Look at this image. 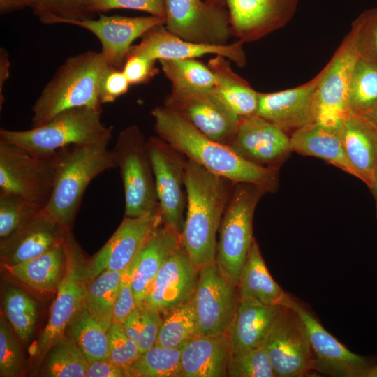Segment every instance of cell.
<instances>
[{
	"label": "cell",
	"mask_w": 377,
	"mask_h": 377,
	"mask_svg": "<svg viewBox=\"0 0 377 377\" xmlns=\"http://www.w3.org/2000/svg\"><path fill=\"white\" fill-rule=\"evenodd\" d=\"M234 184L187 159V209L180 244L199 270L215 263L216 235Z\"/></svg>",
	"instance_id": "cell-2"
},
{
	"label": "cell",
	"mask_w": 377,
	"mask_h": 377,
	"mask_svg": "<svg viewBox=\"0 0 377 377\" xmlns=\"http://www.w3.org/2000/svg\"><path fill=\"white\" fill-rule=\"evenodd\" d=\"M156 61L145 55L129 53L122 71L131 85L146 84L158 73Z\"/></svg>",
	"instance_id": "cell-48"
},
{
	"label": "cell",
	"mask_w": 377,
	"mask_h": 377,
	"mask_svg": "<svg viewBox=\"0 0 377 377\" xmlns=\"http://www.w3.org/2000/svg\"><path fill=\"white\" fill-rule=\"evenodd\" d=\"M66 332L89 363L109 357L108 332L84 304L73 318Z\"/></svg>",
	"instance_id": "cell-34"
},
{
	"label": "cell",
	"mask_w": 377,
	"mask_h": 377,
	"mask_svg": "<svg viewBox=\"0 0 377 377\" xmlns=\"http://www.w3.org/2000/svg\"><path fill=\"white\" fill-rule=\"evenodd\" d=\"M67 230L43 212L8 237L1 239L2 264L33 259L64 242Z\"/></svg>",
	"instance_id": "cell-24"
},
{
	"label": "cell",
	"mask_w": 377,
	"mask_h": 377,
	"mask_svg": "<svg viewBox=\"0 0 377 377\" xmlns=\"http://www.w3.org/2000/svg\"><path fill=\"white\" fill-rule=\"evenodd\" d=\"M43 209L13 194H0V237L6 238L40 214Z\"/></svg>",
	"instance_id": "cell-42"
},
{
	"label": "cell",
	"mask_w": 377,
	"mask_h": 377,
	"mask_svg": "<svg viewBox=\"0 0 377 377\" xmlns=\"http://www.w3.org/2000/svg\"><path fill=\"white\" fill-rule=\"evenodd\" d=\"M140 309L142 327L137 344L140 352L144 353L155 346L163 319L157 311L145 307Z\"/></svg>",
	"instance_id": "cell-51"
},
{
	"label": "cell",
	"mask_w": 377,
	"mask_h": 377,
	"mask_svg": "<svg viewBox=\"0 0 377 377\" xmlns=\"http://www.w3.org/2000/svg\"><path fill=\"white\" fill-rule=\"evenodd\" d=\"M108 336L109 357L128 371L142 353L137 343L126 334L122 325L115 321H112Z\"/></svg>",
	"instance_id": "cell-45"
},
{
	"label": "cell",
	"mask_w": 377,
	"mask_h": 377,
	"mask_svg": "<svg viewBox=\"0 0 377 377\" xmlns=\"http://www.w3.org/2000/svg\"><path fill=\"white\" fill-rule=\"evenodd\" d=\"M377 104V65L358 57L352 73L348 105L350 112L364 114Z\"/></svg>",
	"instance_id": "cell-40"
},
{
	"label": "cell",
	"mask_w": 377,
	"mask_h": 377,
	"mask_svg": "<svg viewBox=\"0 0 377 377\" xmlns=\"http://www.w3.org/2000/svg\"><path fill=\"white\" fill-rule=\"evenodd\" d=\"M281 307L265 304L253 298L240 299L228 330L232 353L263 346Z\"/></svg>",
	"instance_id": "cell-29"
},
{
	"label": "cell",
	"mask_w": 377,
	"mask_h": 377,
	"mask_svg": "<svg viewBox=\"0 0 377 377\" xmlns=\"http://www.w3.org/2000/svg\"><path fill=\"white\" fill-rule=\"evenodd\" d=\"M121 325L126 334L137 343L142 327L141 309L137 308Z\"/></svg>",
	"instance_id": "cell-53"
},
{
	"label": "cell",
	"mask_w": 377,
	"mask_h": 377,
	"mask_svg": "<svg viewBox=\"0 0 377 377\" xmlns=\"http://www.w3.org/2000/svg\"><path fill=\"white\" fill-rule=\"evenodd\" d=\"M2 265L12 276L29 288L40 292L57 290L66 266L64 242L26 262Z\"/></svg>",
	"instance_id": "cell-32"
},
{
	"label": "cell",
	"mask_w": 377,
	"mask_h": 377,
	"mask_svg": "<svg viewBox=\"0 0 377 377\" xmlns=\"http://www.w3.org/2000/svg\"><path fill=\"white\" fill-rule=\"evenodd\" d=\"M163 319L155 346L179 348L198 335L197 319L193 297L167 312Z\"/></svg>",
	"instance_id": "cell-36"
},
{
	"label": "cell",
	"mask_w": 377,
	"mask_h": 377,
	"mask_svg": "<svg viewBox=\"0 0 377 377\" xmlns=\"http://www.w3.org/2000/svg\"><path fill=\"white\" fill-rule=\"evenodd\" d=\"M10 60L6 50L0 49V103H3V89L10 75Z\"/></svg>",
	"instance_id": "cell-54"
},
{
	"label": "cell",
	"mask_w": 377,
	"mask_h": 377,
	"mask_svg": "<svg viewBox=\"0 0 377 377\" xmlns=\"http://www.w3.org/2000/svg\"><path fill=\"white\" fill-rule=\"evenodd\" d=\"M30 0H0V13L5 14L29 7Z\"/></svg>",
	"instance_id": "cell-55"
},
{
	"label": "cell",
	"mask_w": 377,
	"mask_h": 377,
	"mask_svg": "<svg viewBox=\"0 0 377 377\" xmlns=\"http://www.w3.org/2000/svg\"><path fill=\"white\" fill-rule=\"evenodd\" d=\"M112 151L124 186V216H141L158 207L147 139L139 127L122 130Z\"/></svg>",
	"instance_id": "cell-7"
},
{
	"label": "cell",
	"mask_w": 377,
	"mask_h": 377,
	"mask_svg": "<svg viewBox=\"0 0 377 377\" xmlns=\"http://www.w3.org/2000/svg\"><path fill=\"white\" fill-rule=\"evenodd\" d=\"M124 272L105 270L91 279L87 288L84 304L107 332L113 321Z\"/></svg>",
	"instance_id": "cell-35"
},
{
	"label": "cell",
	"mask_w": 377,
	"mask_h": 377,
	"mask_svg": "<svg viewBox=\"0 0 377 377\" xmlns=\"http://www.w3.org/2000/svg\"><path fill=\"white\" fill-rule=\"evenodd\" d=\"M102 111L89 107L66 110L47 123L25 131L1 128L0 141L40 157L53 156L74 145L110 142L112 127L101 121Z\"/></svg>",
	"instance_id": "cell-5"
},
{
	"label": "cell",
	"mask_w": 377,
	"mask_h": 377,
	"mask_svg": "<svg viewBox=\"0 0 377 377\" xmlns=\"http://www.w3.org/2000/svg\"><path fill=\"white\" fill-rule=\"evenodd\" d=\"M8 321L0 318V376L15 377L22 369V356L17 341Z\"/></svg>",
	"instance_id": "cell-46"
},
{
	"label": "cell",
	"mask_w": 377,
	"mask_h": 377,
	"mask_svg": "<svg viewBox=\"0 0 377 377\" xmlns=\"http://www.w3.org/2000/svg\"><path fill=\"white\" fill-rule=\"evenodd\" d=\"M130 85L122 69L109 66L100 83L99 100L101 105L112 103L126 94Z\"/></svg>",
	"instance_id": "cell-49"
},
{
	"label": "cell",
	"mask_w": 377,
	"mask_h": 377,
	"mask_svg": "<svg viewBox=\"0 0 377 377\" xmlns=\"http://www.w3.org/2000/svg\"><path fill=\"white\" fill-rule=\"evenodd\" d=\"M89 0H30L29 8L45 24H70L95 18Z\"/></svg>",
	"instance_id": "cell-41"
},
{
	"label": "cell",
	"mask_w": 377,
	"mask_h": 377,
	"mask_svg": "<svg viewBox=\"0 0 377 377\" xmlns=\"http://www.w3.org/2000/svg\"><path fill=\"white\" fill-rule=\"evenodd\" d=\"M367 377H377V362H375L374 364L371 368Z\"/></svg>",
	"instance_id": "cell-58"
},
{
	"label": "cell",
	"mask_w": 377,
	"mask_h": 377,
	"mask_svg": "<svg viewBox=\"0 0 377 377\" xmlns=\"http://www.w3.org/2000/svg\"><path fill=\"white\" fill-rule=\"evenodd\" d=\"M207 66L215 78L212 91L221 102L239 117L256 114L259 92L232 69L230 60L216 55Z\"/></svg>",
	"instance_id": "cell-30"
},
{
	"label": "cell",
	"mask_w": 377,
	"mask_h": 377,
	"mask_svg": "<svg viewBox=\"0 0 377 377\" xmlns=\"http://www.w3.org/2000/svg\"><path fill=\"white\" fill-rule=\"evenodd\" d=\"M349 34L358 57L377 65V8L359 15Z\"/></svg>",
	"instance_id": "cell-44"
},
{
	"label": "cell",
	"mask_w": 377,
	"mask_h": 377,
	"mask_svg": "<svg viewBox=\"0 0 377 377\" xmlns=\"http://www.w3.org/2000/svg\"><path fill=\"white\" fill-rule=\"evenodd\" d=\"M357 58L352 37L348 33L329 62L320 71L316 94V121L341 125L350 113L349 87Z\"/></svg>",
	"instance_id": "cell-14"
},
{
	"label": "cell",
	"mask_w": 377,
	"mask_h": 377,
	"mask_svg": "<svg viewBox=\"0 0 377 377\" xmlns=\"http://www.w3.org/2000/svg\"><path fill=\"white\" fill-rule=\"evenodd\" d=\"M66 266L62 280L51 307L48 322L40 334L34 355L43 356L64 337L66 329L82 306L87 286L91 279L89 263L67 231L64 240Z\"/></svg>",
	"instance_id": "cell-8"
},
{
	"label": "cell",
	"mask_w": 377,
	"mask_h": 377,
	"mask_svg": "<svg viewBox=\"0 0 377 377\" xmlns=\"http://www.w3.org/2000/svg\"><path fill=\"white\" fill-rule=\"evenodd\" d=\"M263 346L276 377L302 376L313 370L309 336L302 318L292 307H281Z\"/></svg>",
	"instance_id": "cell-12"
},
{
	"label": "cell",
	"mask_w": 377,
	"mask_h": 377,
	"mask_svg": "<svg viewBox=\"0 0 377 377\" xmlns=\"http://www.w3.org/2000/svg\"><path fill=\"white\" fill-rule=\"evenodd\" d=\"M161 223L159 207L141 216H124L114 234L89 262L91 279L105 270L124 271Z\"/></svg>",
	"instance_id": "cell-19"
},
{
	"label": "cell",
	"mask_w": 377,
	"mask_h": 377,
	"mask_svg": "<svg viewBox=\"0 0 377 377\" xmlns=\"http://www.w3.org/2000/svg\"><path fill=\"white\" fill-rule=\"evenodd\" d=\"M198 274L199 269L180 244L156 274L143 307L165 314L188 302L195 293Z\"/></svg>",
	"instance_id": "cell-20"
},
{
	"label": "cell",
	"mask_w": 377,
	"mask_h": 377,
	"mask_svg": "<svg viewBox=\"0 0 377 377\" xmlns=\"http://www.w3.org/2000/svg\"><path fill=\"white\" fill-rule=\"evenodd\" d=\"M88 6L94 14L113 9H130L162 17L165 16L163 0H89Z\"/></svg>",
	"instance_id": "cell-47"
},
{
	"label": "cell",
	"mask_w": 377,
	"mask_h": 377,
	"mask_svg": "<svg viewBox=\"0 0 377 377\" xmlns=\"http://www.w3.org/2000/svg\"><path fill=\"white\" fill-rule=\"evenodd\" d=\"M243 43L237 40L226 45L201 44L184 40L167 30L165 25L147 31L140 43L132 45L129 53L142 54L154 60L195 59L206 54L223 56L237 66L246 65ZM128 53V54H129Z\"/></svg>",
	"instance_id": "cell-23"
},
{
	"label": "cell",
	"mask_w": 377,
	"mask_h": 377,
	"mask_svg": "<svg viewBox=\"0 0 377 377\" xmlns=\"http://www.w3.org/2000/svg\"><path fill=\"white\" fill-rule=\"evenodd\" d=\"M151 114L157 136L188 160L234 183L254 184L263 187L267 193L277 191L279 169L249 162L228 146L202 134L182 115L164 105L154 108Z\"/></svg>",
	"instance_id": "cell-1"
},
{
	"label": "cell",
	"mask_w": 377,
	"mask_h": 377,
	"mask_svg": "<svg viewBox=\"0 0 377 377\" xmlns=\"http://www.w3.org/2000/svg\"><path fill=\"white\" fill-rule=\"evenodd\" d=\"M238 290L240 299L253 298L267 305L290 306L293 300L270 275L256 239L242 269Z\"/></svg>",
	"instance_id": "cell-31"
},
{
	"label": "cell",
	"mask_w": 377,
	"mask_h": 377,
	"mask_svg": "<svg viewBox=\"0 0 377 377\" xmlns=\"http://www.w3.org/2000/svg\"><path fill=\"white\" fill-rule=\"evenodd\" d=\"M162 71L171 83V91L198 93L212 91L215 85L213 73L195 59L159 60Z\"/></svg>",
	"instance_id": "cell-33"
},
{
	"label": "cell",
	"mask_w": 377,
	"mask_h": 377,
	"mask_svg": "<svg viewBox=\"0 0 377 377\" xmlns=\"http://www.w3.org/2000/svg\"><path fill=\"white\" fill-rule=\"evenodd\" d=\"M232 355L228 332L196 335L182 349V377H226Z\"/></svg>",
	"instance_id": "cell-26"
},
{
	"label": "cell",
	"mask_w": 377,
	"mask_h": 377,
	"mask_svg": "<svg viewBox=\"0 0 377 377\" xmlns=\"http://www.w3.org/2000/svg\"><path fill=\"white\" fill-rule=\"evenodd\" d=\"M266 193L263 187L254 184L235 183L221 221L215 262L222 274L237 286L255 239V209Z\"/></svg>",
	"instance_id": "cell-6"
},
{
	"label": "cell",
	"mask_w": 377,
	"mask_h": 377,
	"mask_svg": "<svg viewBox=\"0 0 377 377\" xmlns=\"http://www.w3.org/2000/svg\"><path fill=\"white\" fill-rule=\"evenodd\" d=\"M362 115L367 117L377 126V104L368 112Z\"/></svg>",
	"instance_id": "cell-57"
},
{
	"label": "cell",
	"mask_w": 377,
	"mask_h": 377,
	"mask_svg": "<svg viewBox=\"0 0 377 377\" xmlns=\"http://www.w3.org/2000/svg\"><path fill=\"white\" fill-rule=\"evenodd\" d=\"M163 105L217 142L228 146L236 134L240 117L230 111L212 90L198 93L171 91L165 98Z\"/></svg>",
	"instance_id": "cell-17"
},
{
	"label": "cell",
	"mask_w": 377,
	"mask_h": 377,
	"mask_svg": "<svg viewBox=\"0 0 377 377\" xmlns=\"http://www.w3.org/2000/svg\"><path fill=\"white\" fill-rule=\"evenodd\" d=\"M227 376L276 377L267 351L263 346L232 353Z\"/></svg>",
	"instance_id": "cell-43"
},
{
	"label": "cell",
	"mask_w": 377,
	"mask_h": 377,
	"mask_svg": "<svg viewBox=\"0 0 377 377\" xmlns=\"http://www.w3.org/2000/svg\"><path fill=\"white\" fill-rule=\"evenodd\" d=\"M289 307L297 312L306 327L313 356V370L335 377H367L376 361L350 351L295 300Z\"/></svg>",
	"instance_id": "cell-15"
},
{
	"label": "cell",
	"mask_w": 377,
	"mask_h": 377,
	"mask_svg": "<svg viewBox=\"0 0 377 377\" xmlns=\"http://www.w3.org/2000/svg\"><path fill=\"white\" fill-rule=\"evenodd\" d=\"M228 146L250 163L278 169L293 152L290 135L257 114L239 118L236 134Z\"/></svg>",
	"instance_id": "cell-16"
},
{
	"label": "cell",
	"mask_w": 377,
	"mask_h": 377,
	"mask_svg": "<svg viewBox=\"0 0 377 377\" xmlns=\"http://www.w3.org/2000/svg\"><path fill=\"white\" fill-rule=\"evenodd\" d=\"M108 144L74 145L57 151L53 191L43 212L67 231L91 182L105 170L117 168Z\"/></svg>",
	"instance_id": "cell-4"
},
{
	"label": "cell",
	"mask_w": 377,
	"mask_h": 377,
	"mask_svg": "<svg viewBox=\"0 0 377 377\" xmlns=\"http://www.w3.org/2000/svg\"><path fill=\"white\" fill-rule=\"evenodd\" d=\"M369 188L371 191L374 199L376 206V216L377 218V164L374 172L371 186Z\"/></svg>",
	"instance_id": "cell-56"
},
{
	"label": "cell",
	"mask_w": 377,
	"mask_h": 377,
	"mask_svg": "<svg viewBox=\"0 0 377 377\" xmlns=\"http://www.w3.org/2000/svg\"><path fill=\"white\" fill-rule=\"evenodd\" d=\"M341 134L357 178L369 188L377 164V126L367 117L350 112L342 122Z\"/></svg>",
	"instance_id": "cell-28"
},
{
	"label": "cell",
	"mask_w": 377,
	"mask_h": 377,
	"mask_svg": "<svg viewBox=\"0 0 377 377\" xmlns=\"http://www.w3.org/2000/svg\"><path fill=\"white\" fill-rule=\"evenodd\" d=\"M205 1H206L207 2L210 3L221 4V5L225 6L223 0H205Z\"/></svg>",
	"instance_id": "cell-59"
},
{
	"label": "cell",
	"mask_w": 377,
	"mask_h": 377,
	"mask_svg": "<svg viewBox=\"0 0 377 377\" xmlns=\"http://www.w3.org/2000/svg\"><path fill=\"white\" fill-rule=\"evenodd\" d=\"M44 376L85 377L89 362L70 336H64L45 354Z\"/></svg>",
	"instance_id": "cell-37"
},
{
	"label": "cell",
	"mask_w": 377,
	"mask_h": 377,
	"mask_svg": "<svg viewBox=\"0 0 377 377\" xmlns=\"http://www.w3.org/2000/svg\"><path fill=\"white\" fill-rule=\"evenodd\" d=\"M184 346H153L142 353L128 369V377H182L181 355Z\"/></svg>",
	"instance_id": "cell-39"
},
{
	"label": "cell",
	"mask_w": 377,
	"mask_h": 377,
	"mask_svg": "<svg viewBox=\"0 0 377 377\" xmlns=\"http://www.w3.org/2000/svg\"><path fill=\"white\" fill-rule=\"evenodd\" d=\"M109 66L101 52L87 50L68 57L34 103L31 128L42 126L71 108L89 107L102 111L100 83Z\"/></svg>",
	"instance_id": "cell-3"
},
{
	"label": "cell",
	"mask_w": 377,
	"mask_h": 377,
	"mask_svg": "<svg viewBox=\"0 0 377 377\" xmlns=\"http://www.w3.org/2000/svg\"><path fill=\"white\" fill-rule=\"evenodd\" d=\"M57 155L37 156L0 141V194L17 195L44 209L53 191Z\"/></svg>",
	"instance_id": "cell-9"
},
{
	"label": "cell",
	"mask_w": 377,
	"mask_h": 377,
	"mask_svg": "<svg viewBox=\"0 0 377 377\" xmlns=\"http://www.w3.org/2000/svg\"><path fill=\"white\" fill-rule=\"evenodd\" d=\"M193 301L198 335L228 332L240 301L238 286L222 274L215 262L199 270Z\"/></svg>",
	"instance_id": "cell-13"
},
{
	"label": "cell",
	"mask_w": 377,
	"mask_h": 377,
	"mask_svg": "<svg viewBox=\"0 0 377 377\" xmlns=\"http://www.w3.org/2000/svg\"><path fill=\"white\" fill-rule=\"evenodd\" d=\"M168 31L189 42L226 45L232 36L226 6L202 0H163Z\"/></svg>",
	"instance_id": "cell-11"
},
{
	"label": "cell",
	"mask_w": 377,
	"mask_h": 377,
	"mask_svg": "<svg viewBox=\"0 0 377 377\" xmlns=\"http://www.w3.org/2000/svg\"><path fill=\"white\" fill-rule=\"evenodd\" d=\"M85 377H128V372L108 357L89 363Z\"/></svg>",
	"instance_id": "cell-52"
},
{
	"label": "cell",
	"mask_w": 377,
	"mask_h": 377,
	"mask_svg": "<svg viewBox=\"0 0 377 377\" xmlns=\"http://www.w3.org/2000/svg\"><path fill=\"white\" fill-rule=\"evenodd\" d=\"M165 17L151 15L131 17L99 13L97 19L74 21L69 24L82 27L96 36L109 65L121 69L133 42L151 28L165 25Z\"/></svg>",
	"instance_id": "cell-21"
},
{
	"label": "cell",
	"mask_w": 377,
	"mask_h": 377,
	"mask_svg": "<svg viewBox=\"0 0 377 377\" xmlns=\"http://www.w3.org/2000/svg\"><path fill=\"white\" fill-rule=\"evenodd\" d=\"M162 223L181 235L186 207L187 158L158 136L147 139Z\"/></svg>",
	"instance_id": "cell-10"
},
{
	"label": "cell",
	"mask_w": 377,
	"mask_h": 377,
	"mask_svg": "<svg viewBox=\"0 0 377 377\" xmlns=\"http://www.w3.org/2000/svg\"><path fill=\"white\" fill-rule=\"evenodd\" d=\"M179 244L180 235L161 223L130 264L131 283L138 308L144 306L146 296L156 274Z\"/></svg>",
	"instance_id": "cell-25"
},
{
	"label": "cell",
	"mask_w": 377,
	"mask_h": 377,
	"mask_svg": "<svg viewBox=\"0 0 377 377\" xmlns=\"http://www.w3.org/2000/svg\"><path fill=\"white\" fill-rule=\"evenodd\" d=\"M138 308L129 266L124 270L113 311V321L122 324Z\"/></svg>",
	"instance_id": "cell-50"
},
{
	"label": "cell",
	"mask_w": 377,
	"mask_h": 377,
	"mask_svg": "<svg viewBox=\"0 0 377 377\" xmlns=\"http://www.w3.org/2000/svg\"><path fill=\"white\" fill-rule=\"evenodd\" d=\"M4 314L8 323L24 343L32 337L38 316L36 301L16 287L6 290L3 300Z\"/></svg>",
	"instance_id": "cell-38"
},
{
	"label": "cell",
	"mask_w": 377,
	"mask_h": 377,
	"mask_svg": "<svg viewBox=\"0 0 377 377\" xmlns=\"http://www.w3.org/2000/svg\"><path fill=\"white\" fill-rule=\"evenodd\" d=\"M341 124L314 121L293 131L290 135L293 151L321 158L357 177L343 148Z\"/></svg>",
	"instance_id": "cell-27"
},
{
	"label": "cell",
	"mask_w": 377,
	"mask_h": 377,
	"mask_svg": "<svg viewBox=\"0 0 377 377\" xmlns=\"http://www.w3.org/2000/svg\"><path fill=\"white\" fill-rule=\"evenodd\" d=\"M232 36L243 43L258 40L285 27L299 0H223Z\"/></svg>",
	"instance_id": "cell-18"
},
{
	"label": "cell",
	"mask_w": 377,
	"mask_h": 377,
	"mask_svg": "<svg viewBox=\"0 0 377 377\" xmlns=\"http://www.w3.org/2000/svg\"><path fill=\"white\" fill-rule=\"evenodd\" d=\"M320 73L298 87L272 93L259 92L256 114L288 134L316 121L317 87Z\"/></svg>",
	"instance_id": "cell-22"
}]
</instances>
